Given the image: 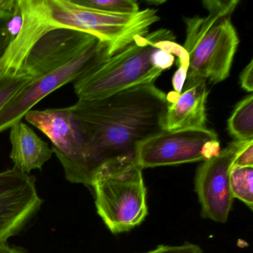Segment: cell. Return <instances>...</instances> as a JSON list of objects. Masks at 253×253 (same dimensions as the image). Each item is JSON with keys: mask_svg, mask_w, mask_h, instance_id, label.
Segmentation results:
<instances>
[{"mask_svg": "<svg viewBox=\"0 0 253 253\" xmlns=\"http://www.w3.org/2000/svg\"><path fill=\"white\" fill-rule=\"evenodd\" d=\"M21 24L6 50L14 63L22 64L35 42L54 29H75L108 45L110 56L128 46L137 37L149 34L159 21L158 11L146 8L129 14H113L77 4L74 0H17Z\"/></svg>", "mask_w": 253, "mask_h": 253, "instance_id": "1", "label": "cell"}, {"mask_svg": "<svg viewBox=\"0 0 253 253\" xmlns=\"http://www.w3.org/2000/svg\"><path fill=\"white\" fill-rule=\"evenodd\" d=\"M167 107V94L154 84L71 106L100 164L134 155L137 143L164 130Z\"/></svg>", "mask_w": 253, "mask_h": 253, "instance_id": "2", "label": "cell"}, {"mask_svg": "<svg viewBox=\"0 0 253 253\" xmlns=\"http://www.w3.org/2000/svg\"><path fill=\"white\" fill-rule=\"evenodd\" d=\"M239 0H204L207 15L185 17L186 41L183 48L189 57L183 90L201 81L220 84L230 74L239 44L232 14Z\"/></svg>", "mask_w": 253, "mask_h": 253, "instance_id": "3", "label": "cell"}, {"mask_svg": "<svg viewBox=\"0 0 253 253\" xmlns=\"http://www.w3.org/2000/svg\"><path fill=\"white\" fill-rule=\"evenodd\" d=\"M97 214L108 229L119 234L140 225L148 214L143 169L134 155L105 161L93 177Z\"/></svg>", "mask_w": 253, "mask_h": 253, "instance_id": "4", "label": "cell"}, {"mask_svg": "<svg viewBox=\"0 0 253 253\" xmlns=\"http://www.w3.org/2000/svg\"><path fill=\"white\" fill-rule=\"evenodd\" d=\"M161 29L139 36L74 84L78 100H94L138 85L154 84L164 71L158 67L157 42L171 35Z\"/></svg>", "mask_w": 253, "mask_h": 253, "instance_id": "5", "label": "cell"}, {"mask_svg": "<svg viewBox=\"0 0 253 253\" xmlns=\"http://www.w3.org/2000/svg\"><path fill=\"white\" fill-rule=\"evenodd\" d=\"M24 118L51 140L53 152L63 166L66 180L91 186L100 163L71 106L31 110Z\"/></svg>", "mask_w": 253, "mask_h": 253, "instance_id": "6", "label": "cell"}, {"mask_svg": "<svg viewBox=\"0 0 253 253\" xmlns=\"http://www.w3.org/2000/svg\"><path fill=\"white\" fill-rule=\"evenodd\" d=\"M220 150L217 134L207 128L163 130L137 143L134 157L143 169L208 161Z\"/></svg>", "mask_w": 253, "mask_h": 253, "instance_id": "7", "label": "cell"}, {"mask_svg": "<svg viewBox=\"0 0 253 253\" xmlns=\"http://www.w3.org/2000/svg\"><path fill=\"white\" fill-rule=\"evenodd\" d=\"M110 57L108 45L97 39L70 63L38 79H32L0 112V133L22 121L48 94L88 75Z\"/></svg>", "mask_w": 253, "mask_h": 253, "instance_id": "8", "label": "cell"}, {"mask_svg": "<svg viewBox=\"0 0 253 253\" xmlns=\"http://www.w3.org/2000/svg\"><path fill=\"white\" fill-rule=\"evenodd\" d=\"M245 141L234 140L217 156L204 161L197 170L195 192L201 206V216L217 223L227 221L233 203L230 190L232 164Z\"/></svg>", "mask_w": 253, "mask_h": 253, "instance_id": "9", "label": "cell"}, {"mask_svg": "<svg viewBox=\"0 0 253 253\" xmlns=\"http://www.w3.org/2000/svg\"><path fill=\"white\" fill-rule=\"evenodd\" d=\"M36 179L13 168L0 172V244H7L39 211Z\"/></svg>", "mask_w": 253, "mask_h": 253, "instance_id": "10", "label": "cell"}, {"mask_svg": "<svg viewBox=\"0 0 253 253\" xmlns=\"http://www.w3.org/2000/svg\"><path fill=\"white\" fill-rule=\"evenodd\" d=\"M97 40L75 29H53L35 42L20 72L38 79L70 63Z\"/></svg>", "mask_w": 253, "mask_h": 253, "instance_id": "11", "label": "cell"}, {"mask_svg": "<svg viewBox=\"0 0 253 253\" xmlns=\"http://www.w3.org/2000/svg\"><path fill=\"white\" fill-rule=\"evenodd\" d=\"M208 94L205 81H199L180 94L170 91L167 94L164 130L207 128Z\"/></svg>", "mask_w": 253, "mask_h": 253, "instance_id": "12", "label": "cell"}, {"mask_svg": "<svg viewBox=\"0 0 253 253\" xmlns=\"http://www.w3.org/2000/svg\"><path fill=\"white\" fill-rule=\"evenodd\" d=\"M10 129V158L14 163V168L28 174L33 170L42 169L54 154L52 148L22 121Z\"/></svg>", "mask_w": 253, "mask_h": 253, "instance_id": "13", "label": "cell"}, {"mask_svg": "<svg viewBox=\"0 0 253 253\" xmlns=\"http://www.w3.org/2000/svg\"><path fill=\"white\" fill-rule=\"evenodd\" d=\"M228 130L235 140H253V96L246 97L237 104L228 120Z\"/></svg>", "mask_w": 253, "mask_h": 253, "instance_id": "14", "label": "cell"}, {"mask_svg": "<svg viewBox=\"0 0 253 253\" xmlns=\"http://www.w3.org/2000/svg\"><path fill=\"white\" fill-rule=\"evenodd\" d=\"M230 190L233 198L253 210V167H232Z\"/></svg>", "mask_w": 253, "mask_h": 253, "instance_id": "15", "label": "cell"}, {"mask_svg": "<svg viewBox=\"0 0 253 253\" xmlns=\"http://www.w3.org/2000/svg\"><path fill=\"white\" fill-rule=\"evenodd\" d=\"M77 4L103 12L113 14H129L140 11L134 0H74Z\"/></svg>", "mask_w": 253, "mask_h": 253, "instance_id": "16", "label": "cell"}, {"mask_svg": "<svg viewBox=\"0 0 253 253\" xmlns=\"http://www.w3.org/2000/svg\"><path fill=\"white\" fill-rule=\"evenodd\" d=\"M20 24L21 17L17 8L11 12L0 13V58L18 34Z\"/></svg>", "mask_w": 253, "mask_h": 253, "instance_id": "17", "label": "cell"}, {"mask_svg": "<svg viewBox=\"0 0 253 253\" xmlns=\"http://www.w3.org/2000/svg\"><path fill=\"white\" fill-rule=\"evenodd\" d=\"M32 80L25 73L0 75V112Z\"/></svg>", "mask_w": 253, "mask_h": 253, "instance_id": "18", "label": "cell"}, {"mask_svg": "<svg viewBox=\"0 0 253 253\" xmlns=\"http://www.w3.org/2000/svg\"><path fill=\"white\" fill-rule=\"evenodd\" d=\"M143 253H203V250L199 245L186 242L177 246H158L156 248Z\"/></svg>", "mask_w": 253, "mask_h": 253, "instance_id": "19", "label": "cell"}, {"mask_svg": "<svg viewBox=\"0 0 253 253\" xmlns=\"http://www.w3.org/2000/svg\"><path fill=\"white\" fill-rule=\"evenodd\" d=\"M233 167H253V140L246 142L234 161Z\"/></svg>", "mask_w": 253, "mask_h": 253, "instance_id": "20", "label": "cell"}, {"mask_svg": "<svg viewBox=\"0 0 253 253\" xmlns=\"http://www.w3.org/2000/svg\"><path fill=\"white\" fill-rule=\"evenodd\" d=\"M240 84L241 88L247 91V92L252 93L253 91V61L251 60L244 68L240 75Z\"/></svg>", "mask_w": 253, "mask_h": 253, "instance_id": "21", "label": "cell"}, {"mask_svg": "<svg viewBox=\"0 0 253 253\" xmlns=\"http://www.w3.org/2000/svg\"><path fill=\"white\" fill-rule=\"evenodd\" d=\"M188 70L178 68L172 77V85L174 91L180 94L183 91L186 77H187Z\"/></svg>", "mask_w": 253, "mask_h": 253, "instance_id": "22", "label": "cell"}, {"mask_svg": "<svg viewBox=\"0 0 253 253\" xmlns=\"http://www.w3.org/2000/svg\"><path fill=\"white\" fill-rule=\"evenodd\" d=\"M16 4L17 0H0V13L14 11Z\"/></svg>", "mask_w": 253, "mask_h": 253, "instance_id": "23", "label": "cell"}, {"mask_svg": "<svg viewBox=\"0 0 253 253\" xmlns=\"http://www.w3.org/2000/svg\"><path fill=\"white\" fill-rule=\"evenodd\" d=\"M0 253H23L17 249L10 247L7 244H0Z\"/></svg>", "mask_w": 253, "mask_h": 253, "instance_id": "24", "label": "cell"}]
</instances>
